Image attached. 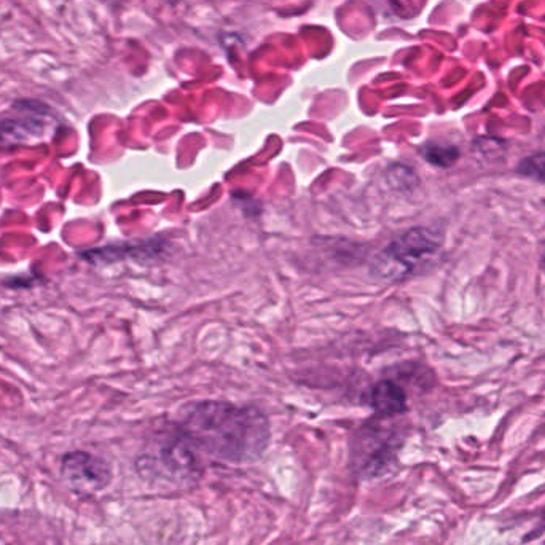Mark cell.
Instances as JSON below:
<instances>
[{
  "instance_id": "3",
  "label": "cell",
  "mask_w": 545,
  "mask_h": 545,
  "mask_svg": "<svg viewBox=\"0 0 545 545\" xmlns=\"http://www.w3.org/2000/svg\"><path fill=\"white\" fill-rule=\"evenodd\" d=\"M138 472L142 479L160 480L173 485L197 483L203 474L200 453L179 429L158 437L144 455L139 456Z\"/></svg>"
},
{
  "instance_id": "2",
  "label": "cell",
  "mask_w": 545,
  "mask_h": 545,
  "mask_svg": "<svg viewBox=\"0 0 545 545\" xmlns=\"http://www.w3.org/2000/svg\"><path fill=\"white\" fill-rule=\"evenodd\" d=\"M442 241L429 228L415 227L394 238L373 260V273L388 283H400L432 267Z\"/></svg>"
},
{
  "instance_id": "5",
  "label": "cell",
  "mask_w": 545,
  "mask_h": 545,
  "mask_svg": "<svg viewBox=\"0 0 545 545\" xmlns=\"http://www.w3.org/2000/svg\"><path fill=\"white\" fill-rule=\"evenodd\" d=\"M61 479L74 493L93 495L109 487L112 469L88 451H69L61 459Z\"/></svg>"
},
{
  "instance_id": "8",
  "label": "cell",
  "mask_w": 545,
  "mask_h": 545,
  "mask_svg": "<svg viewBox=\"0 0 545 545\" xmlns=\"http://www.w3.org/2000/svg\"><path fill=\"white\" fill-rule=\"evenodd\" d=\"M517 173L534 181L545 182V153H534L523 158L517 166Z\"/></svg>"
},
{
  "instance_id": "7",
  "label": "cell",
  "mask_w": 545,
  "mask_h": 545,
  "mask_svg": "<svg viewBox=\"0 0 545 545\" xmlns=\"http://www.w3.org/2000/svg\"><path fill=\"white\" fill-rule=\"evenodd\" d=\"M421 155L431 165L448 168V166L455 165L456 161H458L459 150L456 147L428 142V144L421 147Z\"/></svg>"
},
{
  "instance_id": "4",
  "label": "cell",
  "mask_w": 545,
  "mask_h": 545,
  "mask_svg": "<svg viewBox=\"0 0 545 545\" xmlns=\"http://www.w3.org/2000/svg\"><path fill=\"white\" fill-rule=\"evenodd\" d=\"M400 448L397 432L367 423L357 432L351 445V467L359 479H378L388 472Z\"/></svg>"
},
{
  "instance_id": "6",
  "label": "cell",
  "mask_w": 545,
  "mask_h": 545,
  "mask_svg": "<svg viewBox=\"0 0 545 545\" xmlns=\"http://www.w3.org/2000/svg\"><path fill=\"white\" fill-rule=\"evenodd\" d=\"M370 405L381 418H393L407 410V396L394 381L383 380L373 386Z\"/></svg>"
},
{
  "instance_id": "9",
  "label": "cell",
  "mask_w": 545,
  "mask_h": 545,
  "mask_svg": "<svg viewBox=\"0 0 545 545\" xmlns=\"http://www.w3.org/2000/svg\"><path fill=\"white\" fill-rule=\"evenodd\" d=\"M542 534H545V510L542 512V517L541 520H539L538 526H536L533 531L528 533V536L525 538V542L541 538Z\"/></svg>"
},
{
  "instance_id": "1",
  "label": "cell",
  "mask_w": 545,
  "mask_h": 545,
  "mask_svg": "<svg viewBox=\"0 0 545 545\" xmlns=\"http://www.w3.org/2000/svg\"><path fill=\"white\" fill-rule=\"evenodd\" d=\"M177 429L200 455L228 464L255 463L271 439L270 421L259 408L224 400H203L185 407Z\"/></svg>"
}]
</instances>
